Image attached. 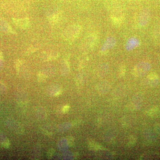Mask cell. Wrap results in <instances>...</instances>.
Masks as SVG:
<instances>
[{"instance_id":"obj_1","label":"cell","mask_w":160,"mask_h":160,"mask_svg":"<svg viewBox=\"0 0 160 160\" xmlns=\"http://www.w3.org/2000/svg\"><path fill=\"white\" fill-rule=\"evenodd\" d=\"M82 30V27L78 24L72 25L66 29L63 33V38L64 39L67 41H73L77 38Z\"/></svg>"},{"instance_id":"obj_2","label":"cell","mask_w":160,"mask_h":160,"mask_svg":"<svg viewBox=\"0 0 160 160\" xmlns=\"http://www.w3.org/2000/svg\"><path fill=\"white\" fill-rule=\"evenodd\" d=\"M116 43V40L114 38H108L105 41L101 48V52L103 54L107 53V52L109 51V49H111L115 46Z\"/></svg>"},{"instance_id":"obj_3","label":"cell","mask_w":160,"mask_h":160,"mask_svg":"<svg viewBox=\"0 0 160 160\" xmlns=\"http://www.w3.org/2000/svg\"><path fill=\"white\" fill-rule=\"evenodd\" d=\"M98 41V36L96 33L89 35L85 40V43L86 49H92L96 45Z\"/></svg>"},{"instance_id":"obj_4","label":"cell","mask_w":160,"mask_h":160,"mask_svg":"<svg viewBox=\"0 0 160 160\" xmlns=\"http://www.w3.org/2000/svg\"><path fill=\"white\" fill-rule=\"evenodd\" d=\"M139 40L136 38H131L127 41L126 45V49L127 51H131L139 46Z\"/></svg>"},{"instance_id":"obj_5","label":"cell","mask_w":160,"mask_h":160,"mask_svg":"<svg viewBox=\"0 0 160 160\" xmlns=\"http://www.w3.org/2000/svg\"><path fill=\"white\" fill-rule=\"evenodd\" d=\"M13 21L16 26L22 29L28 28L30 25L29 18H25L24 19H13Z\"/></svg>"},{"instance_id":"obj_6","label":"cell","mask_w":160,"mask_h":160,"mask_svg":"<svg viewBox=\"0 0 160 160\" xmlns=\"http://www.w3.org/2000/svg\"><path fill=\"white\" fill-rule=\"evenodd\" d=\"M149 18V14L147 12H143L139 17V24L141 26H144L148 22Z\"/></svg>"},{"instance_id":"obj_7","label":"cell","mask_w":160,"mask_h":160,"mask_svg":"<svg viewBox=\"0 0 160 160\" xmlns=\"http://www.w3.org/2000/svg\"><path fill=\"white\" fill-rule=\"evenodd\" d=\"M160 109L158 107L154 106L147 111V114L152 118H156L160 113Z\"/></svg>"},{"instance_id":"obj_8","label":"cell","mask_w":160,"mask_h":160,"mask_svg":"<svg viewBox=\"0 0 160 160\" xmlns=\"http://www.w3.org/2000/svg\"><path fill=\"white\" fill-rule=\"evenodd\" d=\"M110 20L113 25L118 26H121V24L123 22V18L122 17H118L116 16L111 15L110 16Z\"/></svg>"},{"instance_id":"obj_9","label":"cell","mask_w":160,"mask_h":160,"mask_svg":"<svg viewBox=\"0 0 160 160\" xmlns=\"http://www.w3.org/2000/svg\"><path fill=\"white\" fill-rule=\"evenodd\" d=\"M148 78L149 80H151V81L158 80V76L157 73H155V72H152V73H150L148 76Z\"/></svg>"},{"instance_id":"obj_10","label":"cell","mask_w":160,"mask_h":160,"mask_svg":"<svg viewBox=\"0 0 160 160\" xmlns=\"http://www.w3.org/2000/svg\"><path fill=\"white\" fill-rule=\"evenodd\" d=\"M126 68L125 66H121L119 70V75L120 77H122L124 76L125 75V73H126Z\"/></svg>"},{"instance_id":"obj_11","label":"cell","mask_w":160,"mask_h":160,"mask_svg":"<svg viewBox=\"0 0 160 160\" xmlns=\"http://www.w3.org/2000/svg\"><path fill=\"white\" fill-rule=\"evenodd\" d=\"M136 138L135 137L132 136L129 139V144H130V145H133L136 143Z\"/></svg>"},{"instance_id":"obj_12","label":"cell","mask_w":160,"mask_h":160,"mask_svg":"<svg viewBox=\"0 0 160 160\" xmlns=\"http://www.w3.org/2000/svg\"><path fill=\"white\" fill-rule=\"evenodd\" d=\"M36 48H31L27 50V53H28V52L32 53V52H34L36 51Z\"/></svg>"},{"instance_id":"obj_13","label":"cell","mask_w":160,"mask_h":160,"mask_svg":"<svg viewBox=\"0 0 160 160\" xmlns=\"http://www.w3.org/2000/svg\"><path fill=\"white\" fill-rule=\"evenodd\" d=\"M69 109V106H66L65 107V109H63L64 111L65 112H66L68 111Z\"/></svg>"},{"instance_id":"obj_14","label":"cell","mask_w":160,"mask_h":160,"mask_svg":"<svg viewBox=\"0 0 160 160\" xmlns=\"http://www.w3.org/2000/svg\"><path fill=\"white\" fill-rule=\"evenodd\" d=\"M3 54L2 53V52H0V58L2 59H3Z\"/></svg>"}]
</instances>
